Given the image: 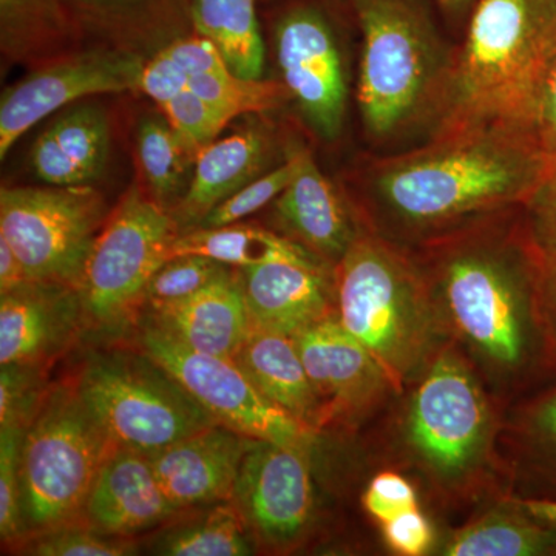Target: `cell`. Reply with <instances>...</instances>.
<instances>
[{
	"label": "cell",
	"instance_id": "cell-1",
	"mask_svg": "<svg viewBox=\"0 0 556 556\" xmlns=\"http://www.w3.org/2000/svg\"><path fill=\"white\" fill-rule=\"evenodd\" d=\"M551 161L540 141L506 127L447 131L382 167L376 192L399 222L437 228L526 203Z\"/></svg>",
	"mask_w": 556,
	"mask_h": 556
},
{
	"label": "cell",
	"instance_id": "cell-2",
	"mask_svg": "<svg viewBox=\"0 0 556 556\" xmlns=\"http://www.w3.org/2000/svg\"><path fill=\"white\" fill-rule=\"evenodd\" d=\"M555 62L556 0H479L450 84L442 134L496 126L543 144Z\"/></svg>",
	"mask_w": 556,
	"mask_h": 556
},
{
	"label": "cell",
	"instance_id": "cell-4",
	"mask_svg": "<svg viewBox=\"0 0 556 556\" xmlns=\"http://www.w3.org/2000/svg\"><path fill=\"white\" fill-rule=\"evenodd\" d=\"M515 249L471 243L450 252L438 274V298L456 334L492 371L525 367L533 345L538 274Z\"/></svg>",
	"mask_w": 556,
	"mask_h": 556
},
{
	"label": "cell",
	"instance_id": "cell-48",
	"mask_svg": "<svg viewBox=\"0 0 556 556\" xmlns=\"http://www.w3.org/2000/svg\"><path fill=\"white\" fill-rule=\"evenodd\" d=\"M517 504L536 521L556 527V501L525 500L518 501Z\"/></svg>",
	"mask_w": 556,
	"mask_h": 556
},
{
	"label": "cell",
	"instance_id": "cell-27",
	"mask_svg": "<svg viewBox=\"0 0 556 556\" xmlns=\"http://www.w3.org/2000/svg\"><path fill=\"white\" fill-rule=\"evenodd\" d=\"M252 530L233 501L211 504L203 514L170 525L153 541L167 556H247L254 554Z\"/></svg>",
	"mask_w": 556,
	"mask_h": 556
},
{
	"label": "cell",
	"instance_id": "cell-8",
	"mask_svg": "<svg viewBox=\"0 0 556 556\" xmlns=\"http://www.w3.org/2000/svg\"><path fill=\"white\" fill-rule=\"evenodd\" d=\"M177 223L166 208L131 189L109 215L87 258L78 289L84 320L116 329L144 303L155 270L167 262Z\"/></svg>",
	"mask_w": 556,
	"mask_h": 556
},
{
	"label": "cell",
	"instance_id": "cell-25",
	"mask_svg": "<svg viewBox=\"0 0 556 556\" xmlns=\"http://www.w3.org/2000/svg\"><path fill=\"white\" fill-rule=\"evenodd\" d=\"M192 28L222 51L230 72L240 78L262 79L265 43L257 0H186Z\"/></svg>",
	"mask_w": 556,
	"mask_h": 556
},
{
	"label": "cell",
	"instance_id": "cell-34",
	"mask_svg": "<svg viewBox=\"0 0 556 556\" xmlns=\"http://www.w3.org/2000/svg\"><path fill=\"white\" fill-rule=\"evenodd\" d=\"M33 556H126L137 555L129 538L105 535L91 527L65 525L30 533L21 547Z\"/></svg>",
	"mask_w": 556,
	"mask_h": 556
},
{
	"label": "cell",
	"instance_id": "cell-20",
	"mask_svg": "<svg viewBox=\"0 0 556 556\" xmlns=\"http://www.w3.org/2000/svg\"><path fill=\"white\" fill-rule=\"evenodd\" d=\"M295 152L298 172L274 201L277 217L300 244L325 262L339 263L358 237L353 218L308 150Z\"/></svg>",
	"mask_w": 556,
	"mask_h": 556
},
{
	"label": "cell",
	"instance_id": "cell-7",
	"mask_svg": "<svg viewBox=\"0 0 556 556\" xmlns=\"http://www.w3.org/2000/svg\"><path fill=\"white\" fill-rule=\"evenodd\" d=\"M364 33L358 105L376 137L401 129L433 86L438 51L424 22L402 0H356Z\"/></svg>",
	"mask_w": 556,
	"mask_h": 556
},
{
	"label": "cell",
	"instance_id": "cell-46",
	"mask_svg": "<svg viewBox=\"0 0 556 556\" xmlns=\"http://www.w3.org/2000/svg\"><path fill=\"white\" fill-rule=\"evenodd\" d=\"M544 149L556 159V62L548 79L546 102H544L543 130H541Z\"/></svg>",
	"mask_w": 556,
	"mask_h": 556
},
{
	"label": "cell",
	"instance_id": "cell-32",
	"mask_svg": "<svg viewBox=\"0 0 556 556\" xmlns=\"http://www.w3.org/2000/svg\"><path fill=\"white\" fill-rule=\"evenodd\" d=\"M189 89L230 119L277 108L287 90L274 80L240 78L230 70L192 78Z\"/></svg>",
	"mask_w": 556,
	"mask_h": 556
},
{
	"label": "cell",
	"instance_id": "cell-24",
	"mask_svg": "<svg viewBox=\"0 0 556 556\" xmlns=\"http://www.w3.org/2000/svg\"><path fill=\"white\" fill-rule=\"evenodd\" d=\"M233 361L269 401L314 428L325 407L291 336L251 328Z\"/></svg>",
	"mask_w": 556,
	"mask_h": 556
},
{
	"label": "cell",
	"instance_id": "cell-12",
	"mask_svg": "<svg viewBox=\"0 0 556 556\" xmlns=\"http://www.w3.org/2000/svg\"><path fill=\"white\" fill-rule=\"evenodd\" d=\"M144 60L123 49H98L61 58L3 91L0 159L22 135L72 102L138 90Z\"/></svg>",
	"mask_w": 556,
	"mask_h": 556
},
{
	"label": "cell",
	"instance_id": "cell-19",
	"mask_svg": "<svg viewBox=\"0 0 556 556\" xmlns=\"http://www.w3.org/2000/svg\"><path fill=\"white\" fill-rule=\"evenodd\" d=\"M294 340L321 404L327 401L334 409L357 408L390 386L376 358L338 317L317 321Z\"/></svg>",
	"mask_w": 556,
	"mask_h": 556
},
{
	"label": "cell",
	"instance_id": "cell-9",
	"mask_svg": "<svg viewBox=\"0 0 556 556\" xmlns=\"http://www.w3.org/2000/svg\"><path fill=\"white\" fill-rule=\"evenodd\" d=\"M108 217L104 199L90 186L47 185L0 192V237L35 281L78 289Z\"/></svg>",
	"mask_w": 556,
	"mask_h": 556
},
{
	"label": "cell",
	"instance_id": "cell-5",
	"mask_svg": "<svg viewBox=\"0 0 556 556\" xmlns=\"http://www.w3.org/2000/svg\"><path fill=\"white\" fill-rule=\"evenodd\" d=\"M115 447L76 383L47 390L22 445L25 536L75 522Z\"/></svg>",
	"mask_w": 556,
	"mask_h": 556
},
{
	"label": "cell",
	"instance_id": "cell-35",
	"mask_svg": "<svg viewBox=\"0 0 556 556\" xmlns=\"http://www.w3.org/2000/svg\"><path fill=\"white\" fill-rule=\"evenodd\" d=\"M298 164V152L292 150L281 166L252 179L239 192L233 193L229 199L219 203L217 207L212 208L207 217L197 228H222V226L240 223L241 219L265 207L270 201H276L277 197L288 188L289 182L294 178Z\"/></svg>",
	"mask_w": 556,
	"mask_h": 556
},
{
	"label": "cell",
	"instance_id": "cell-49",
	"mask_svg": "<svg viewBox=\"0 0 556 556\" xmlns=\"http://www.w3.org/2000/svg\"><path fill=\"white\" fill-rule=\"evenodd\" d=\"M439 2L444 3V5L450 7V9H456V7L463 5L466 0H439Z\"/></svg>",
	"mask_w": 556,
	"mask_h": 556
},
{
	"label": "cell",
	"instance_id": "cell-13",
	"mask_svg": "<svg viewBox=\"0 0 556 556\" xmlns=\"http://www.w3.org/2000/svg\"><path fill=\"white\" fill-rule=\"evenodd\" d=\"M232 501L260 544L294 546L314 511L308 447L251 439Z\"/></svg>",
	"mask_w": 556,
	"mask_h": 556
},
{
	"label": "cell",
	"instance_id": "cell-29",
	"mask_svg": "<svg viewBox=\"0 0 556 556\" xmlns=\"http://www.w3.org/2000/svg\"><path fill=\"white\" fill-rule=\"evenodd\" d=\"M61 5L70 22L123 38L192 24L186 0H61Z\"/></svg>",
	"mask_w": 556,
	"mask_h": 556
},
{
	"label": "cell",
	"instance_id": "cell-28",
	"mask_svg": "<svg viewBox=\"0 0 556 556\" xmlns=\"http://www.w3.org/2000/svg\"><path fill=\"white\" fill-rule=\"evenodd\" d=\"M518 506V504H517ZM556 548V527L518 510L490 511L455 533L445 546L450 556H535Z\"/></svg>",
	"mask_w": 556,
	"mask_h": 556
},
{
	"label": "cell",
	"instance_id": "cell-47",
	"mask_svg": "<svg viewBox=\"0 0 556 556\" xmlns=\"http://www.w3.org/2000/svg\"><path fill=\"white\" fill-rule=\"evenodd\" d=\"M535 428L551 447L556 448V391L541 404L535 415Z\"/></svg>",
	"mask_w": 556,
	"mask_h": 556
},
{
	"label": "cell",
	"instance_id": "cell-14",
	"mask_svg": "<svg viewBox=\"0 0 556 556\" xmlns=\"http://www.w3.org/2000/svg\"><path fill=\"white\" fill-rule=\"evenodd\" d=\"M285 89L303 118L325 139H334L346 113V78L331 24L314 7L285 11L274 28Z\"/></svg>",
	"mask_w": 556,
	"mask_h": 556
},
{
	"label": "cell",
	"instance_id": "cell-3",
	"mask_svg": "<svg viewBox=\"0 0 556 556\" xmlns=\"http://www.w3.org/2000/svg\"><path fill=\"white\" fill-rule=\"evenodd\" d=\"M338 320L402 387L424 365L437 318L422 278L404 257L371 237H357L338 263Z\"/></svg>",
	"mask_w": 556,
	"mask_h": 556
},
{
	"label": "cell",
	"instance_id": "cell-18",
	"mask_svg": "<svg viewBox=\"0 0 556 556\" xmlns=\"http://www.w3.org/2000/svg\"><path fill=\"white\" fill-rule=\"evenodd\" d=\"M178 514L149 456L119 445L102 464L83 510L91 529L119 538L148 532Z\"/></svg>",
	"mask_w": 556,
	"mask_h": 556
},
{
	"label": "cell",
	"instance_id": "cell-45",
	"mask_svg": "<svg viewBox=\"0 0 556 556\" xmlns=\"http://www.w3.org/2000/svg\"><path fill=\"white\" fill-rule=\"evenodd\" d=\"M31 278L9 241L0 237V295L30 283Z\"/></svg>",
	"mask_w": 556,
	"mask_h": 556
},
{
	"label": "cell",
	"instance_id": "cell-15",
	"mask_svg": "<svg viewBox=\"0 0 556 556\" xmlns=\"http://www.w3.org/2000/svg\"><path fill=\"white\" fill-rule=\"evenodd\" d=\"M327 263L274 260L239 269L251 328L294 338L332 316L336 280Z\"/></svg>",
	"mask_w": 556,
	"mask_h": 556
},
{
	"label": "cell",
	"instance_id": "cell-17",
	"mask_svg": "<svg viewBox=\"0 0 556 556\" xmlns=\"http://www.w3.org/2000/svg\"><path fill=\"white\" fill-rule=\"evenodd\" d=\"M84 320L78 291L30 281L0 295V365L40 367L68 346Z\"/></svg>",
	"mask_w": 556,
	"mask_h": 556
},
{
	"label": "cell",
	"instance_id": "cell-6",
	"mask_svg": "<svg viewBox=\"0 0 556 556\" xmlns=\"http://www.w3.org/2000/svg\"><path fill=\"white\" fill-rule=\"evenodd\" d=\"M76 386L110 439L144 455L218 424L141 350L93 354Z\"/></svg>",
	"mask_w": 556,
	"mask_h": 556
},
{
	"label": "cell",
	"instance_id": "cell-30",
	"mask_svg": "<svg viewBox=\"0 0 556 556\" xmlns=\"http://www.w3.org/2000/svg\"><path fill=\"white\" fill-rule=\"evenodd\" d=\"M138 156L153 200L164 206L185 182L197 155L175 134L166 118H148L138 129Z\"/></svg>",
	"mask_w": 556,
	"mask_h": 556
},
{
	"label": "cell",
	"instance_id": "cell-42",
	"mask_svg": "<svg viewBox=\"0 0 556 556\" xmlns=\"http://www.w3.org/2000/svg\"><path fill=\"white\" fill-rule=\"evenodd\" d=\"M189 80V76L182 72L177 62L161 49L155 56L144 61L139 75L138 90L148 94L150 100L155 101L161 108L188 90Z\"/></svg>",
	"mask_w": 556,
	"mask_h": 556
},
{
	"label": "cell",
	"instance_id": "cell-40",
	"mask_svg": "<svg viewBox=\"0 0 556 556\" xmlns=\"http://www.w3.org/2000/svg\"><path fill=\"white\" fill-rule=\"evenodd\" d=\"M362 504L369 517L386 525L397 515L417 507V493L407 478L394 471H383L371 479L362 496Z\"/></svg>",
	"mask_w": 556,
	"mask_h": 556
},
{
	"label": "cell",
	"instance_id": "cell-26",
	"mask_svg": "<svg viewBox=\"0 0 556 556\" xmlns=\"http://www.w3.org/2000/svg\"><path fill=\"white\" fill-rule=\"evenodd\" d=\"M178 255H203L237 269L274 260L320 258L298 241L239 223L222 228H193L179 233L172 240L167 257Z\"/></svg>",
	"mask_w": 556,
	"mask_h": 556
},
{
	"label": "cell",
	"instance_id": "cell-10",
	"mask_svg": "<svg viewBox=\"0 0 556 556\" xmlns=\"http://www.w3.org/2000/svg\"><path fill=\"white\" fill-rule=\"evenodd\" d=\"M137 343L222 426L251 439L309 447L313 428L269 401L232 357L192 350L149 317Z\"/></svg>",
	"mask_w": 556,
	"mask_h": 556
},
{
	"label": "cell",
	"instance_id": "cell-39",
	"mask_svg": "<svg viewBox=\"0 0 556 556\" xmlns=\"http://www.w3.org/2000/svg\"><path fill=\"white\" fill-rule=\"evenodd\" d=\"M530 240L538 258H556V159L526 201Z\"/></svg>",
	"mask_w": 556,
	"mask_h": 556
},
{
	"label": "cell",
	"instance_id": "cell-11",
	"mask_svg": "<svg viewBox=\"0 0 556 556\" xmlns=\"http://www.w3.org/2000/svg\"><path fill=\"white\" fill-rule=\"evenodd\" d=\"M490 430L489 405L470 369L455 354H442L409 404L407 438L413 452L442 481H460L484 457Z\"/></svg>",
	"mask_w": 556,
	"mask_h": 556
},
{
	"label": "cell",
	"instance_id": "cell-21",
	"mask_svg": "<svg viewBox=\"0 0 556 556\" xmlns=\"http://www.w3.org/2000/svg\"><path fill=\"white\" fill-rule=\"evenodd\" d=\"M149 318L192 350L236 357L251 331L240 270L233 269L192 298L149 313Z\"/></svg>",
	"mask_w": 556,
	"mask_h": 556
},
{
	"label": "cell",
	"instance_id": "cell-37",
	"mask_svg": "<svg viewBox=\"0 0 556 556\" xmlns=\"http://www.w3.org/2000/svg\"><path fill=\"white\" fill-rule=\"evenodd\" d=\"M164 118L186 146L199 155L230 123L228 115L188 89L161 105Z\"/></svg>",
	"mask_w": 556,
	"mask_h": 556
},
{
	"label": "cell",
	"instance_id": "cell-38",
	"mask_svg": "<svg viewBox=\"0 0 556 556\" xmlns=\"http://www.w3.org/2000/svg\"><path fill=\"white\" fill-rule=\"evenodd\" d=\"M47 390L38 375V367L9 365L0 371V428L27 430L36 416Z\"/></svg>",
	"mask_w": 556,
	"mask_h": 556
},
{
	"label": "cell",
	"instance_id": "cell-41",
	"mask_svg": "<svg viewBox=\"0 0 556 556\" xmlns=\"http://www.w3.org/2000/svg\"><path fill=\"white\" fill-rule=\"evenodd\" d=\"M163 50L177 62L190 79L230 70L218 47L206 36L193 30L166 43Z\"/></svg>",
	"mask_w": 556,
	"mask_h": 556
},
{
	"label": "cell",
	"instance_id": "cell-36",
	"mask_svg": "<svg viewBox=\"0 0 556 556\" xmlns=\"http://www.w3.org/2000/svg\"><path fill=\"white\" fill-rule=\"evenodd\" d=\"M24 428H0V535L7 543L25 536L22 511Z\"/></svg>",
	"mask_w": 556,
	"mask_h": 556
},
{
	"label": "cell",
	"instance_id": "cell-43",
	"mask_svg": "<svg viewBox=\"0 0 556 556\" xmlns=\"http://www.w3.org/2000/svg\"><path fill=\"white\" fill-rule=\"evenodd\" d=\"M382 527L386 543L394 554L426 555L434 541L433 527L426 515L419 510V507L409 508Z\"/></svg>",
	"mask_w": 556,
	"mask_h": 556
},
{
	"label": "cell",
	"instance_id": "cell-31",
	"mask_svg": "<svg viewBox=\"0 0 556 556\" xmlns=\"http://www.w3.org/2000/svg\"><path fill=\"white\" fill-rule=\"evenodd\" d=\"M233 269L203 255L169 258L150 278L144 291V303L149 313L167 308L211 287Z\"/></svg>",
	"mask_w": 556,
	"mask_h": 556
},
{
	"label": "cell",
	"instance_id": "cell-22",
	"mask_svg": "<svg viewBox=\"0 0 556 556\" xmlns=\"http://www.w3.org/2000/svg\"><path fill=\"white\" fill-rule=\"evenodd\" d=\"M110 124L104 110L76 105L51 121L30 150L31 169L50 186H90L108 163Z\"/></svg>",
	"mask_w": 556,
	"mask_h": 556
},
{
	"label": "cell",
	"instance_id": "cell-33",
	"mask_svg": "<svg viewBox=\"0 0 556 556\" xmlns=\"http://www.w3.org/2000/svg\"><path fill=\"white\" fill-rule=\"evenodd\" d=\"M3 46L25 50L54 38L68 27L61 0H0Z\"/></svg>",
	"mask_w": 556,
	"mask_h": 556
},
{
	"label": "cell",
	"instance_id": "cell-44",
	"mask_svg": "<svg viewBox=\"0 0 556 556\" xmlns=\"http://www.w3.org/2000/svg\"><path fill=\"white\" fill-rule=\"evenodd\" d=\"M538 308L556 340V258H538Z\"/></svg>",
	"mask_w": 556,
	"mask_h": 556
},
{
	"label": "cell",
	"instance_id": "cell-16",
	"mask_svg": "<svg viewBox=\"0 0 556 556\" xmlns=\"http://www.w3.org/2000/svg\"><path fill=\"white\" fill-rule=\"evenodd\" d=\"M249 444L251 438L215 424L148 456L164 492L185 511L232 501Z\"/></svg>",
	"mask_w": 556,
	"mask_h": 556
},
{
	"label": "cell",
	"instance_id": "cell-23",
	"mask_svg": "<svg viewBox=\"0 0 556 556\" xmlns=\"http://www.w3.org/2000/svg\"><path fill=\"white\" fill-rule=\"evenodd\" d=\"M269 156V138L252 127L215 139L200 150L189 188L178 206L179 222L197 228L212 208L263 175Z\"/></svg>",
	"mask_w": 556,
	"mask_h": 556
}]
</instances>
